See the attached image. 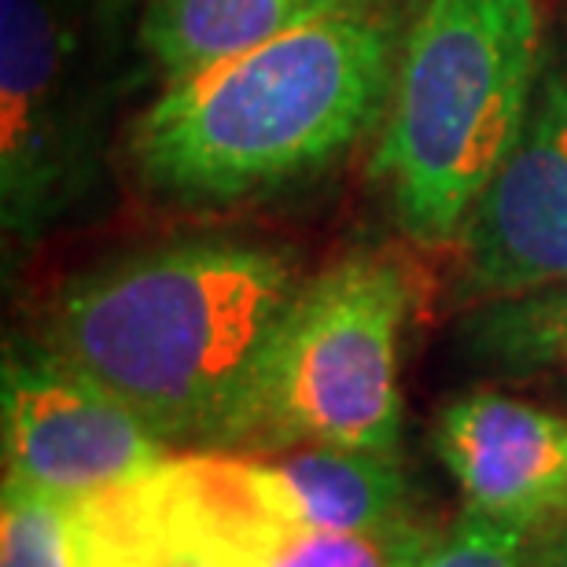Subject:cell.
<instances>
[{
	"mask_svg": "<svg viewBox=\"0 0 567 567\" xmlns=\"http://www.w3.org/2000/svg\"><path fill=\"white\" fill-rule=\"evenodd\" d=\"M413 0H339L280 38L163 85L130 133L155 196L233 207L321 174L391 104Z\"/></svg>",
	"mask_w": 567,
	"mask_h": 567,
	"instance_id": "6da1fadb",
	"label": "cell"
},
{
	"mask_svg": "<svg viewBox=\"0 0 567 567\" xmlns=\"http://www.w3.org/2000/svg\"><path fill=\"white\" fill-rule=\"evenodd\" d=\"M288 247L192 236L63 284L38 343L118 394L174 453L207 446L302 284Z\"/></svg>",
	"mask_w": 567,
	"mask_h": 567,
	"instance_id": "7a4b0ae2",
	"label": "cell"
},
{
	"mask_svg": "<svg viewBox=\"0 0 567 567\" xmlns=\"http://www.w3.org/2000/svg\"><path fill=\"white\" fill-rule=\"evenodd\" d=\"M546 63V0H413L372 181L399 229L453 247L513 152Z\"/></svg>",
	"mask_w": 567,
	"mask_h": 567,
	"instance_id": "3957f363",
	"label": "cell"
},
{
	"mask_svg": "<svg viewBox=\"0 0 567 567\" xmlns=\"http://www.w3.org/2000/svg\"><path fill=\"white\" fill-rule=\"evenodd\" d=\"M416 302L421 277L402 251L365 247L317 269L196 453L402 450V336Z\"/></svg>",
	"mask_w": 567,
	"mask_h": 567,
	"instance_id": "277c9868",
	"label": "cell"
},
{
	"mask_svg": "<svg viewBox=\"0 0 567 567\" xmlns=\"http://www.w3.org/2000/svg\"><path fill=\"white\" fill-rule=\"evenodd\" d=\"M96 115L60 0H0V214L41 240L96 185Z\"/></svg>",
	"mask_w": 567,
	"mask_h": 567,
	"instance_id": "5b68a950",
	"label": "cell"
},
{
	"mask_svg": "<svg viewBox=\"0 0 567 567\" xmlns=\"http://www.w3.org/2000/svg\"><path fill=\"white\" fill-rule=\"evenodd\" d=\"M144 497L174 567H416L446 530L421 513L380 530L302 527L258 502L233 453H174Z\"/></svg>",
	"mask_w": 567,
	"mask_h": 567,
	"instance_id": "8992f818",
	"label": "cell"
},
{
	"mask_svg": "<svg viewBox=\"0 0 567 567\" xmlns=\"http://www.w3.org/2000/svg\"><path fill=\"white\" fill-rule=\"evenodd\" d=\"M450 306L567 284V38L546 49L535 100L457 236Z\"/></svg>",
	"mask_w": 567,
	"mask_h": 567,
	"instance_id": "52a82bcc",
	"label": "cell"
},
{
	"mask_svg": "<svg viewBox=\"0 0 567 567\" xmlns=\"http://www.w3.org/2000/svg\"><path fill=\"white\" fill-rule=\"evenodd\" d=\"M4 475L82 497L152 475L174 450L118 394L44 343L8 347L0 377Z\"/></svg>",
	"mask_w": 567,
	"mask_h": 567,
	"instance_id": "ba28073f",
	"label": "cell"
},
{
	"mask_svg": "<svg viewBox=\"0 0 567 567\" xmlns=\"http://www.w3.org/2000/svg\"><path fill=\"white\" fill-rule=\"evenodd\" d=\"M431 450L468 513L538 530L567 513V413L480 388L450 399Z\"/></svg>",
	"mask_w": 567,
	"mask_h": 567,
	"instance_id": "9c48e42d",
	"label": "cell"
},
{
	"mask_svg": "<svg viewBox=\"0 0 567 567\" xmlns=\"http://www.w3.org/2000/svg\"><path fill=\"white\" fill-rule=\"evenodd\" d=\"M236 464L258 502L313 530H380L416 516L402 450L302 446Z\"/></svg>",
	"mask_w": 567,
	"mask_h": 567,
	"instance_id": "30bf717a",
	"label": "cell"
},
{
	"mask_svg": "<svg viewBox=\"0 0 567 567\" xmlns=\"http://www.w3.org/2000/svg\"><path fill=\"white\" fill-rule=\"evenodd\" d=\"M339 0H147L141 44L163 85L280 38Z\"/></svg>",
	"mask_w": 567,
	"mask_h": 567,
	"instance_id": "8fae6325",
	"label": "cell"
},
{
	"mask_svg": "<svg viewBox=\"0 0 567 567\" xmlns=\"http://www.w3.org/2000/svg\"><path fill=\"white\" fill-rule=\"evenodd\" d=\"M453 339L464 361L494 377L567 372V284L491 299L457 313Z\"/></svg>",
	"mask_w": 567,
	"mask_h": 567,
	"instance_id": "7c38bea8",
	"label": "cell"
},
{
	"mask_svg": "<svg viewBox=\"0 0 567 567\" xmlns=\"http://www.w3.org/2000/svg\"><path fill=\"white\" fill-rule=\"evenodd\" d=\"M0 567H74L63 497L4 475Z\"/></svg>",
	"mask_w": 567,
	"mask_h": 567,
	"instance_id": "4fadbf2b",
	"label": "cell"
},
{
	"mask_svg": "<svg viewBox=\"0 0 567 567\" xmlns=\"http://www.w3.org/2000/svg\"><path fill=\"white\" fill-rule=\"evenodd\" d=\"M535 530L461 508L416 567H530Z\"/></svg>",
	"mask_w": 567,
	"mask_h": 567,
	"instance_id": "5bb4252c",
	"label": "cell"
},
{
	"mask_svg": "<svg viewBox=\"0 0 567 567\" xmlns=\"http://www.w3.org/2000/svg\"><path fill=\"white\" fill-rule=\"evenodd\" d=\"M530 567H567V513L535 535V546H530Z\"/></svg>",
	"mask_w": 567,
	"mask_h": 567,
	"instance_id": "9a60e30c",
	"label": "cell"
},
{
	"mask_svg": "<svg viewBox=\"0 0 567 567\" xmlns=\"http://www.w3.org/2000/svg\"><path fill=\"white\" fill-rule=\"evenodd\" d=\"M553 380H557V388H560V394H564V399H567V372H560V377H553Z\"/></svg>",
	"mask_w": 567,
	"mask_h": 567,
	"instance_id": "2e32d148",
	"label": "cell"
}]
</instances>
